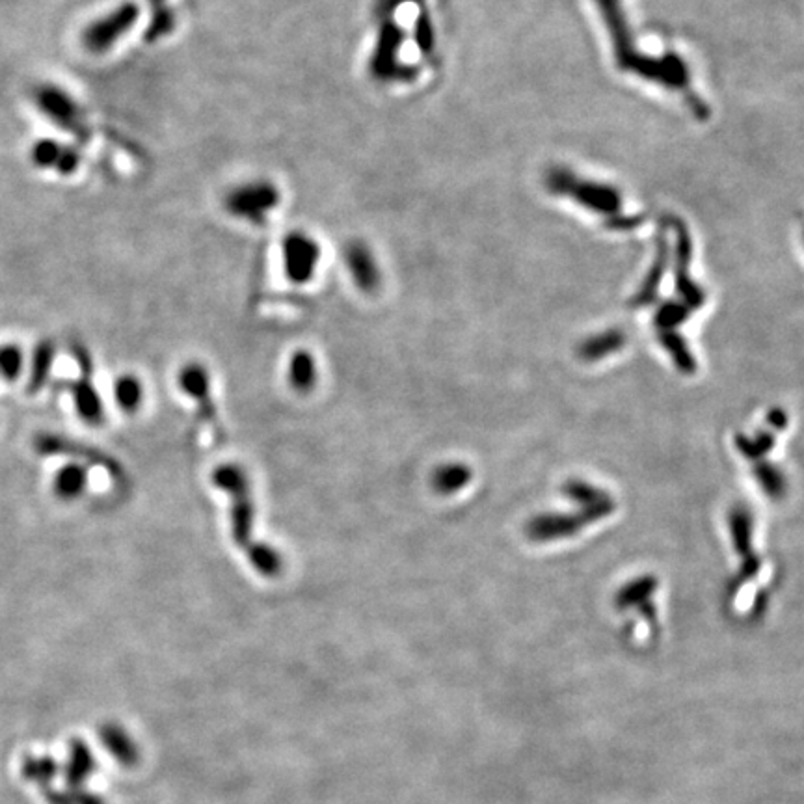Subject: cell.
Listing matches in <instances>:
<instances>
[{
    "instance_id": "1",
    "label": "cell",
    "mask_w": 804,
    "mask_h": 804,
    "mask_svg": "<svg viewBox=\"0 0 804 804\" xmlns=\"http://www.w3.org/2000/svg\"><path fill=\"white\" fill-rule=\"evenodd\" d=\"M602 12L603 21L607 32L613 40V53L617 58V64L622 71L637 73L646 81L657 82L665 88H670L672 92L685 95L695 103L697 114L706 112V105L693 97V86H691V75L687 64L680 56L667 53L663 56H650V54L637 53L633 49V38H631L628 21L622 12L620 0H596Z\"/></svg>"
},
{
    "instance_id": "2",
    "label": "cell",
    "mask_w": 804,
    "mask_h": 804,
    "mask_svg": "<svg viewBox=\"0 0 804 804\" xmlns=\"http://www.w3.org/2000/svg\"><path fill=\"white\" fill-rule=\"evenodd\" d=\"M546 185L553 194L570 198L590 213L605 218L609 228L626 231L635 228L639 222V218L624 215V200L620 192L607 183L579 177L566 168H551L546 175Z\"/></svg>"
},
{
    "instance_id": "3",
    "label": "cell",
    "mask_w": 804,
    "mask_h": 804,
    "mask_svg": "<svg viewBox=\"0 0 804 804\" xmlns=\"http://www.w3.org/2000/svg\"><path fill=\"white\" fill-rule=\"evenodd\" d=\"M213 481L220 490H224L231 499V536L237 548L244 553L254 550L257 540L254 538L255 501L248 475L241 466L226 464L216 469Z\"/></svg>"
},
{
    "instance_id": "4",
    "label": "cell",
    "mask_w": 804,
    "mask_h": 804,
    "mask_svg": "<svg viewBox=\"0 0 804 804\" xmlns=\"http://www.w3.org/2000/svg\"><path fill=\"white\" fill-rule=\"evenodd\" d=\"M280 203V190L268 181H252L235 187L226 196L228 213L252 224H261Z\"/></svg>"
},
{
    "instance_id": "5",
    "label": "cell",
    "mask_w": 804,
    "mask_h": 804,
    "mask_svg": "<svg viewBox=\"0 0 804 804\" xmlns=\"http://www.w3.org/2000/svg\"><path fill=\"white\" fill-rule=\"evenodd\" d=\"M140 10L133 2H125L114 12L97 19L82 32V45L90 53H107L138 21Z\"/></svg>"
},
{
    "instance_id": "6",
    "label": "cell",
    "mask_w": 804,
    "mask_h": 804,
    "mask_svg": "<svg viewBox=\"0 0 804 804\" xmlns=\"http://www.w3.org/2000/svg\"><path fill=\"white\" fill-rule=\"evenodd\" d=\"M321 261V246L302 231H293L283 241V268L291 282L308 283Z\"/></svg>"
},
{
    "instance_id": "7",
    "label": "cell",
    "mask_w": 804,
    "mask_h": 804,
    "mask_svg": "<svg viewBox=\"0 0 804 804\" xmlns=\"http://www.w3.org/2000/svg\"><path fill=\"white\" fill-rule=\"evenodd\" d=\"M36 103L43 114H47L51 121L67 133L73 134L81 142L90 138V131L82 120L81 108L62 90L54 86H43L36 94Z\"/></svg>"
},
{
    "instance_id": "8",
    "label": "cell",
    "mask_w": 804,
    "mask_h": 804,
    "mask_svg": "<svg viewBox=\"0 0 804 804\" xmlns=\"http://www.w3.org/2000/svg\"><path fill=\"white\" fill-rule=\"evenodd\" d=\"M73 352H75V360L81 365V380H77V382H62L60 386H64V389L71 391L73 401H75V406H77V412H79V416H81L86 423H90V425H101V423H103V417H105V412H103L101 399H99L94 384H92V362H90V358H88V352L82 349V347H75Z\"/></svg>"
},
{
    "instance_id": "9",
    "label": "cell",
    "mask_w": 804,
    "mask_h": 804,
    "mask_svg": "<svg viewBox=\"0 0 804 804\" xmlns=\"http://www.w3.org/2000/svg\"><path fill=\"white\" fill-rule=\"evenodd\" d=\"M179 384L188 397H192L194 401L198 402L201 419L215 430V434L222 436V429L218 425L215 399H213V391H211V375L207 373V369L200 363H190L181 371Z\"/></svg>"
},
{
    "instance_id": "10",
    "label": "cell",
    "mask_w": 804,
    "mask_h": 804,
    "mask_svg": "<svg viewBox=\"0 0 804 804\" xmlns=\"http://www.w3.org/2000/svg\"><path fill=\"white\" fill-rule=\"evenodd\" d=\"M345 261L356 287L363 293H375L382 278L373 252L363 242H352L347 246Z\"/></svg>"
},
{
    "instance_id": "11",
    "label": "cell",
    "mask_w": 804,
    "mask_h": 804,
    "mask_svg": "<svg viewBox=\"0 0 804 804\" xmlns=\"http://www.w3.org/2000/svg\"><path fill=\"white\" fill-rule=\"evenodd\" d=\"M32 161L41 168H51L60 174H73L79 168L81 153L54 140H41L32 149Z\"/></svg>"
},
{
    "instance_id": "12",
    "label": "cell",
    "mask_w": 804,
    "mask_h": 804,
    "mask_svg": "<svg viewBox=\"0 0 804 804\" xmlns=\"http://www.w3.org/2000/svg\"><path fill=\"white\" fill-rule=\"evenodd\" d=\"M289 378H291V384H293V388L296 391L308 393L309 389L313 388L315 382H317V363H315V358L306 350L295 352L291 365H289Z\"/></svg>"
},
{
    "instance_id": "13",
    "label": "cell",
    "mask_w": 804,
    "mask_h": 804,
    "mask_svg": "<svg viewBox=\"0 0 804 804\" xmlns=\"http://www.w3.org/2000/svg\"><path fill=\"white\" fill-rule=\"evenodd\" d=\"M88 483L86 469L79 464H69L54 477V494L60 499H75L81 496Z\"/></svg>"
},
{
    "instance_id": "14",
    "label": "cell",
    "mask_w": 804,
    "mask_h": 804,
    "mask_svg": "<svg viewBox=\"0 0 804 804\" xmlns=\"http://www.w3.org/2000/svg\"><path fill=\"white\" fill-rule=\"evenodd\" d=\"M469 469L464 464H445L434 471L432 486L440 494H456L469 483Z\"/></svg>"
},
{
    "instance_id": "15",
    "label": "cell",
    "mask_w": 804,
    "mask_h": 804,
    "mask_svg": "<svg viewBox=\"0 0 804 804\" xmlns=\"http://www.w3.org/2000/svg\"><path fill=\"white\" fill-rule=\"evenodd\" d=\"M54 360V345L51 341H43L38 345V349L34 352V362H32V371H30V380H28V391L30 393H38L47 376L51 371V365Z\"/></svg>"
},
{
    "instance_id": "16",
    "label": "cell",
    "mask_w": 804,
    "mask_h": 804,
    "mask_svg": "<svg viewBox=\"0 0 804 804\" xmlns=\"http://www.w3.org/2000/svg\"><path fill=\"white\" fill-rule=\"evenodd\" d=\"M114 397H116L118 406L123 408L125 412H134V410H138L140 404H142V397H144L142 384H140L138 378H134V376H121L120 380L116 382Z\"/></svg>"
},
{
    "instance_id": "17",
    "label": "cell",
    "mask_w": 804,
    "mask_h": 804,
    "mask_svg": "<svg viewBox=\"0 0 804 804\" xmlns=\"http://www.w3.org/2000/svg\"><path fill=\"white\" fill-rule=\"evenodd\" d=\"M151 8H153V19L151 25L148 27V40H159L162 36H166L172 27H174V17L172 12L166 6V0H149Z\"/></svg>"
},
{
    "instance_id": "18",
    "label": "cell",
    "mask_w": 804,
    "mask_h": 804,
    "mask_svg": "<svg viewBox=\"0 0 804 804\" xmlns=\"http://www.w3.org/2000/svg\"><path fill=\"white\" fill-rule=\"evenodd\" d=\"M23 365V352L19 347L8 345L0 349V378L15 380Z\"/></svg>"
}]
</instances>
